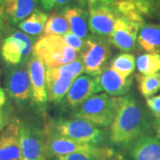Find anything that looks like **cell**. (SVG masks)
Segmentation results:
<instances>
[{"label":"cell","mask_w":160,"mask_h":160,"mask_svg":"<svg viewBox=\"0 0 160 160\" xmlns=\"http://www.w3.org/2000/svg\"><path fill=\"white\" fill-rule=\"evenodd\" d=\"M148 109L133 93L120 97L117 114L109 128V142L118 147H130L147 135L152 127Z\"/></svg>","instance_id":"1"},{"label":"cell","mask_w":160,"mask_h":160,"mask_svg":"<svg viewBox=\"0 0 160 160\" xmlns=\"http://www.w3.org/2000/svg\"><path fill=\"white\" fill-rule=\"evenodd\" d=\"M116 5L120 12V16L108 41L116 48L127 52L135 48L139 30L145 22L144 17L126 0H118Z\"/></svg>","instance_id":"2"},{"label":"cell","mask_w":160,"mask_h":160,"mask_svg":"<svg viewBox=\"0 0 160 160\" xmlns=\"http://www.w3.org/2000/svg\"><path fill=\"white\" fill-rule=\"evenodd\" d=\"M45 132L46 133L57 134L97 147L102 145L105 141L103 130L89 121L77 118L51 121L45 127Z\"/></svg>","instance_id":"3"},{"label":"cell","mask_w":160,"mask_h":160,"mask_svg":"<svg viewBox=\"0 0 160 160\" xmlns=\"http://www.w3.org/2000/svg\"><path fill=\"white\" fill-rule=\"evenodd\" d=\"M119 102L120 98L107 93H97L76 109L73 118L89 121L98 127H107L112 124Z\"/></svg>","instance_id":"4"},{"label":"cell","mask_w":160,"mask_h":160,"mask_svg":"<svg viewBox=\"0 0 160 160\" xmlns=\"http://www.w3.org/2000/svg\"><path fill=\"white\" fill-rule=\"evenodd\" d=\"M83 72H85V69L80 57L57 68L46 67V92L48 100L55 104L62 102L73 81Z\"/></svg>","instance_id":"5"},{"label":"cell","mask_w":160,"mask_h":160,"mask_svg":"<svg viewBox=\"0 0 160 160\" xmlns=\"http://www.w3.org/2000/svg\"><path fill=\"white\" fill-rule=\"evenodd\" d=\"M33 53L44 62L47 68H57L78 58V52L68 46L62 36H44L37 40Z\"/></svg>","instance_id":"6"},{"label":"cell","mask_w":160,"mask_h":160,"mask_svg":"<svg viewBox=\"0 0 160 160\" xmlns=\"http://www.w3.org/2000/svg\"><path fill=\"white\" fill-rule=\"evenodd\" d=\"M37 42L35 37L29 36L22 30H13L1 42L0 54L3 61L9 66L22 65L33 54Z\"/></svg>","instance_id":"7"},{"label":"cell","mask_w":160,"mask_h":160,"mask_svg":"<svg viewBox=\"0 0 160 160\" xmlns=\"http://www.w3.org/2000/svg\"><path fill=\"white\" fill-rule=\"evenodd\" d=\"M110 55V44L108 40L94 35L89 36L86 39L85 48L80 52L85 72L91 77L99 76L106 68Z\"/></svg>","instance_id":"8"},{"label":"cell","mask_w":160,"mask_h":160,"mask_svg":"<svg viewBox=\"0 0 160 160\" xmlns=\"http://www.w3.org/2000/svg\"><path fill=\"white\" fill-rule=\"evenodd\" d=\"M120 16L118 6L101 1L88 6V26L94 36L108 38L113 31L117 20Z\"/></svg>","instance_id":"9"},{"label":"cell","mask_w":160,"mask_h":160,"mask_svg":"<svg viewBox=\"0 0 160 160\" xmlns=\"http://www.w3.org/2000/svg\"><path fill=\"white\" fill-rule=\"evenodd\" d=\"M20 144L22 160H46L45 130L31 123L20 121Z\"/></svg>","instance_id":"10"},{"label":"cell","mask_w":160,"mask_h":160,"mask_svg":"<svg viewBox=\"0 0 160 160\" xmlns=\"http://www.w3.org/2000/svg\"><path fill=\"white\" fill-rule=\"evenodd\" d=\"M6 92L18 105H24L31 99V85L28 66H15L6 78Z\"/></svg>","instance_id":"11"},{"label":"cell","mask_w":160,"mask_h":160,"mask_svg":"<svg viewBox=\"0 0 160 160\" xmlns=\"http://www.w3.org/2000/svg\"><path fill=\"white\" fill-rule=\"evenodd\" d=\"M100 92H102V88L96 78H93L89 75H81L73 81L63 100L69 108L76 110L86 100L100 93Z\"/></svg>","instance_id":"12"},{"label":"cell","mask_w":160,"mask_h":160,"mask_svg":"<svg viewBox=\"0 0 160 160\" xmlns=\"http://www.w3.org/2000/svg\"><path fill=\"white\" fill-rule=\"evenodd\" d=\"M46 160L54 157L66 156V155L78 153V152H92V151H96L101 148L90 144L79 142L72 139L57 135V134L46 133Z\"/></svg>","instance_id":"13"},{"label":"cell","mask_w":160,"mask_h":160,"mask_svg":"<svg viewBox=\"0 0 160 160\" xmlns=\"http://www.w3.org/2000/svg\"><path fill=\"white\" fill-rule=\"evenodd\" d=\"M27 66L31 85V100L37 105H45L48 101L46 92V65L38 55L33 53Z\"/></svg>","instance_id":"14"},{"label":"cell","mask_w":160,"mask_h":160,"mask_svg":"<svg viewBox=\"0 0 160 160\" xmlns=\"http://www.w3.org/2000/svg\"><path fill=\"white\" fill-rule=\"evenodd\" d=\"M0 160H22L20 144V120H12L0 133Z\"/></svg>","instance_id":"15"},{"label":"cell","mask_w":160,"mask_h":160,"mask_svg":"<svg viewBox=\"0 0 160 160\" xmlns=\"http://www.w3.org/2000/svg\"><path fill=\"white\" fill-rule=\"evenodd\" d=\"M96 79L102 91H104L110 96L117 97L129 92L132 86L133 76L123 78L109 67H106L102 72L96 77Z\"/></svg>","instance_id":"16"},{"label":"cell","mask_w":160,"mask_h":160,"mask_svg":"<svg viewBox=\"0 0 160 160\" xmlns=\"http://www.w3.org/2000/svg\"><path fill=\"white\" fill-rule=\"evenodd\" d=\"M132 160H160V138L147 134L130 145Z\"/></svg>","instance_id":"17"},{"label":"cell","mask_w":160,"mask_h":160,"mask_svg":"<svg viewBox=\"0 0 160 160\" xmlns=\"http://www.w3.org/2000/svg\"><path fill=\"white\" fill-rule=\"evenodd\" d=\"M63 13L68 21L69 31L82 39L86 40L89 37L88 26V10L84 6L71 4L62 9Z\"/></svg>","instance_id":"18"},{"label":"cell","mask_w":160,"mask_h":160,"mask_svg":"<svg viewBox=\"0 0 160 160\" xmlns=\"http://www.w3.org/2000/svg\"><path fill=\"white\" fill-rule=\"evenodd\" d=\"M38 0H6L3 5L5 17L12 25H18L37 9Z\"/></svg>","instance_id":"19"},{"label":"cell","mask_w":160,"mask_h":160,"mask_svg":"<svg viewBox=\"0 0 160 160\" xmlns=\"http://www.w3.org/2000/svg\"><path fill=\"white\" fill-rule=\"evenodd\" d=\"M137 42L147 52H160V24L143 23L138 33Z\"/></svg>","instance_id":"20"},{"label":"cell","mask_w":160,"mask_h":160,"mask_svg":"<svg viewBox=\"0 0 160 160\" xmlns=\"http://www.w3.org/2000/svg\"><path fill=\"white\" fill-rule=\"evenodd\" d=\"M48 17L46 12L36 9L29 17L21 22L17 26L24 33L32 37H38L44 32Z\"/></svg>","instance_id":"21"},{"label":"cell","mask_w":160,"mask_h":160,"mask_svg":"<svg viewBox=\"0 0 160 160\" xmlns=\"http://www.w3.org/2000/svg\"><path fill=\"white\" fill-rule=\"evenodd\" d=\"M69 31V23L62 10H54L52 12L46 22L43 32L44 36H63Z\"/></svg>","instance_id":"22"},{"label":"cell","mask_w":160,"mask_h":160,"mask_svg":"<svg viewBox=\"0 0 160 160\" xmlns=\"http://www.w3.org/2000/svg\"><path fill=\"white\" fill-rule=\"evenodd\" d=\"M109 67L121 77L128 78L136 68V60L132 53L123 52L111 60Z\"/></svg>","instance_id":"23"},{"label":"cell","mask_w":160,"mask_h":160,"mask_svg":"<svg viewBox=\"0 0 160 160\" xmlns=\"http://www.w3.org/2000/svg\"><path fill=\"white\" fill-rule=\"evenodd\" d=\"M138 89L144 98L154 96L160 91V70L150 75L137 74L135 76Z\"/></svg>","instance_id":"24"},{"label":"cell","mask_w":160,"mask_h":160,"mask_svg":"<svg viewBox=\"0 0 160 160\" xmlns=\"http://www.w3.org/2000/svg\"><path fill=\"white\" fill-rule=\"evenodd\" d=\"M136 69L140 74L150 75L160 70V52H146L136 59Z\"/></svg>","instance_id":"25"},{"label":"cell","mask_w":160,"mask_h":160,"mask_svg":"<svg viewBox=\"0 0 160 160\" xmlns=\"http://www.w3.org/2000/svg\"><path fill=\"white\" fill-rule=\"evenodd\" d=\"M113 152L114 151L111 149L101 147L98 150L92 152H78L66 156L54 157L47 160H108Z\"/></svg>","instance_id":"26"},{"label":"cell","mask_w":160,"mask_h":160,"mask_svg":"<svg viewBox=\"0 0 160 160\" xmlns=\"http://www.w3.org/2000/svg\"><path fill=\"white\" fill-rule=\"evenodd\" d=\"M134 6L143 17L160 20V0H126Z\"/></svg>","instance_id":"27"},{"label":"cell","mask_w":160,"mask_h":160,"mask_svg":"<svg viewBox=\"0 0 160 160\" xmlns=\"http://www.w3.org/2000/svg\"><path fill=\"white\" fill-rule=\"evenodd\" d=\"M76 0H40L43 8L46 12L62 10L65 7L73 4Z\"/></svg>","instance_id":"28"},{"label":"cell","mask_w":160,"mask_h":160,"mask_svg":"<svg viewBox=\"0 0 160 160\" xmlns=\"http://www.w3.org/2000/svg\"><path fill=\"white\" fill-rule=\"evenodd\" d=\"M63 40L65 41V43L69 46L70 47H72L73 49H75L77 52H81L83 51V49L85 48L86 46V40L82 39L78 37H77L76 35H74L72 32H67L65 35L62 36Z\"/></svg>","instance_id":"29"},{"label":"cell","mask_w":160,"mask_h":160,"mask_svg":"<svg viewBox=\"0 0 160 160\" xmlns=\"http://www.w3.org/2000/svg\"><path fill=\"white\" fill-rule=\"evenodd\" d=\"M147 107L151 114L157 118H160V94L146 99Z\"/></svg>","instance_id":"30"},{"label":"cell","mask_w":160,"mask_h":160,"mask_svg":"<svg viewBox=\"0 0 160 160\" xmlns=\"http://www.w3.org/2000/svg\"><path fill=\"white\" fill-rule=\"evenodd\" d=\"M11 113L9 109L4 106L0 109V133L11 123Z\"/></svg>","instance_id":"31"},{"label":"cell","mask_w":160,"mask_h":160,"mask_svg":"<svg viewBox=\"0 0 160 160\" xmlns=\"http://www.w3.org/2000/svg\"><path fill=\"white\" fill-rule=\"evenodd\" d=\"M100 0H76V3H78L81 6H84V7L87 6L88 7V6H92V5H93L95 3H97Z\"/></svg>","instance_id":"32"},{"label":"cell","mask_w":160,"mask_h":160,"mask_svg":"<svg viewBox=\"0 0 160 160\" xmlns=\"http://www.w3.org/2000/svg\"><path fill=\"white\" fill-rule=\"evenodd\" d=\"M5 13H4V10L3 7L0 6V36L3 33V30L5 28Z\"/></svg>","instance_id":"33"},{"label":"cell","mask_w":160,"mask_h":160,"mask_svg":"<svg viewBox=\"0 0 160 160\" xmlns=\"http://www.w3.org/2000/svg\"><path fill=\"white\" fill-rule=\"evenodd\" d=\"M6 90L3 89L1 86H0V109L3 108L4 106H6Z\"/></svg>","instance_id":"34"},{"label":"cell","mask_w":160,"mask_h":160,"mask_svg":"<svg viewBox=\"0 0 160 160\" xmlns=\"http://www.w3.org/2000/svg\"><path fill=\"white\" fill-rule=\"evenodd\" d=\"M154 127L158 136L160 138V118H157L154 122Z\"/></svg>","instance_id":"35"},{"label":"cell","mask_w":160,"mask_h":160,"mask_svg":"<svg viewBox=\"0 0 160 160\" xmlns=\"http://www.w3.org/2000/svg\"><path fill=\"white\" fill-rule=\"evenodd\" d=\"M108 160H126V159L124 158V157H123V156H121V155L117 154V153L113 152V154L109 157V158H108Z\"/></svg>","instance_id":"36"},{"label":"cell","mask_w":160,"mask_h":160,"mask_svg":"<svg viewBox=\"0 0 160 160\" xmlns=\"http://www.w3.org/2000/svg\"><path fill=\"white\" fill-rule=\"evenodd\" d=\"M100 1L102 3H105V4H114L118 0H100Z\"/></svg>","instance_id":"37"},{"label":"cell","mask_w":160,"mask_h":160,"mask_svg":"<svg viewBox=\"0 0 160 160\" xmlns=\"http://www.w3.org/2000/svg\"><path fill=\"white\" fill-rule=\"evenodd\" d=\"M5 1H6V0H0V6H3V5H4V3H5Z\"/></svg>","instance_id":"38"}]
</instances>
